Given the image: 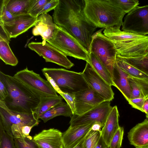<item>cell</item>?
Masks as SVG:
<instances>
[{
    "mask_svg": "<svg viewBox=\"0 0 148 148\" xmlns=\"http://www.w3.org/2000/svg\"><path fill=\"white\" fill-rule=\"evenodd\" d=\"M123 134V127H120L112 138L109 145V148H121Z\"/></svg>",
    "mask_w": 148,
    "mask_h": 148,
    "instance_id": "35",
    "label": "cell"
},
{
    "mask_svg": "<svg viewBox=\"0 0 148 148\" xmlns=\"http://www.w3.org/2000/svg\"><path fill=\"white\" fill-rule=\"evenodd\" d=\"M136 148H148V146L143 147H136Z\"/></svg>",
    "mask_w": 148,
    "mask_h": 148,
    "instance_id": "46",
    "label": "cell"
},
{
    "mask_svg": "<svg viewBox=\"0 0 148 148\" xmlns=\"http://www.w3.org/2000/svg\"><path fill=\"white\" fill-rule=\"evenodd\" d=\"M0 79L8 92V96L3 101L8 108L20 113H33L40 97L14 76L0 71Z\"/></svg>",
    "mask_w": 148,
    "mask_h": 148,
    "instance_id": "2",
    "label": "cell"
},
{
    "mask_svg": "<svg viewBox=\"0 0 148 148\" xmlns=\"http://www.w3.org/2000/svg\"><path fill=\"white\" fill-rule=\"evenodd\" d=\"M9 43L0 38V58L6 64L15 66L18 61L11 50Z\"/></svg>",
    "mask_w": 148,
    "mask_h": 148,
    "instance_id": "28",
    "label": "cell"
},
{
    "mask_svg": "<svg viewBox=\"0 0 148 148\" xmlns=\"http://www.w3.org/2000/svg\"><path fill=\"white\" fill-rule=\"evenodd\" d=\"M89 87L103 98L105 101H110L114 98V93L111 86L108 84L86 62L82 72Z\"/></svg>",
    "mask_w": 148,
    "mask_h": 148,
    "instance_id": "13",
    "label": "cell"
},
{
    "mask_svg": "<svg viewBox=\"0 0 148 148\" xmlns=\"http://www.w3.org/2000/svg\"><path fill=\"white\" fill-rule=\"evenodd\" d=\"M46 41L66 56L88 62V51L73 36L57 25L53 36Z\"/></svg>",
    "mask_w": 148,
    "mask_h": 148,
    "instance_id": "7",
    "label": "cell"
},
{
    "mask_svg": "<svg viewBox=\"0 0 148 148\" xmlns=\"http://www.w3.org/2000/svg\"><path fill=\"white\" fill-rule=\"evenodd\" d=\"M112 108L110 101H105L82 114H73L69 122L70 125H80L97 122L103 127Z\"/></svg>",
    "mask_w": 148,
    "mask_h": 148,
    "instance_id": "12",
    "label": "cell"
},
{
    "mask_svg": "<svg viewBox=\"0 0 148 148\" xmlns=\"http://www.w3.org/2000/svg\"><path fill=\"white\" fill-rule=\"evenodd\" d=\"M0 38L10 42V38L2 23L0 22Z\"/></svg>",
    "mask_w": 148,
    "mask_h": 148,
    "instance_id": "41",
    "label": "cell"
},
{
    "mask_svg": "<svg viewBox=\"0 0 148 148\" xmlns=\"http://www.w3.org/2000/svg\"><path fill=\"white\" fill-rule=\"evenodd\" d=\"M101 135V131L91 129L85 137L83 148H95Z\"/></svg>",
    "mask_w": 148,
    "mask_h": 148,
    "instance_id": "30",
    "label": "cell"
},
{
    "mask_svg": "<svg viewBox=\"0 0 148 148\" xmlns=\"http://www.w3.org/2000/svg\"><path fill=\"white\" fill-rule=\"evenodd\" d=\"M38 17L29 14L16 16L12 21L2 23L10 38H16L34 26Z\"/></svg>",
    "mask_w": 148,
    "mask_h": 148,
    "instance_id": "15",
    "label": "cell"
},
{
    "mask_svg": "<svg viewBox=\"0 0 148 148\" xmlns=\"http://www.w3.org/2000/svg\"><path fill=\"white\" fill-rule=\"evenodd\" d=\"M62 133L57 129L43 130L33 137L40 148H64Z\"/></svg>",
    "mask_w": 148,
    "mask_h": 148,
    "instance_id": "16",
    "label": "cell"
},
{
    "mask_svg": "<svg viewBox=\"0 0 148 148\" xmlns=\"http://www.w3.org/2000/svg\"><path fill=\"white\" fill-rule=\"evenodd\" d=\"M103 127L99 122H96L92 125L91 129L94 131H101Z\"/></svg>",
    "mask_w": 148,
    "mask_h": 148,
    "instance_id": "44",
    "label": "cell"
},
{
    "mask_svg": "<svg viewBox=\"0 0 148 148\" xmlns=\"http://www.w3.org/2000/svg\"><path fill=\"white\" fill-rule=\"evenodd\" d=\"M43 74L47 79V80L50 83L57 93H58L59 94L60 93L62 92L55 81L52 78L49 76L46 73H43Z\"/></svg>",
    "mask_w": 148,
    "mask_h": 148,
    "instance_id": "42",
    "label": "cell"
},
{
    "mask_svg": "<svg viewBox=\"0 0 148 148\" xmlns=\"http://www.w3.org/2000/svg\"><path fill=\"white\" fill-rule=\"evenodd\" d=\"M130 76L120 69L115 62L112 76L113 86L121 92L127 101L132 96V90L129 81Z\"/></svg>",
    "mask_w": 148,
    "mask_h": 148,
    "instance_id": "20",
    "label": "cell"
},
{
    "mask_svg": "<svg viewBox=\"0 0 148 148\" xmlns=\"http://www.w3.org/2000/svg\"><path fill=\"white\" fill-rule=\"evenodd\" d=\"M117 27L103 30V34L114 43L116 55L125 58L144 57L148 55V36L121 31Z\"/></svg>",
    "mask_w": 148,
    "mask_h": 148,
    "instance_id": "3",
    "label": "cell"
},
{
    "mask_svg": "<svg viewBox=\"0 0 148 148\" xmlns=\"http://www.w3.org/2000/svg\"><path fill=\"white\" fill-rule=\"evenodd\" d=\"M73 94L75 103V111L74 114H82L105 101L90 88Z\"/></svg>",
    "mask_w": 148,
    "mask_h": 148,
    "instance_id": "14",
    "label": "cell"
},
{
    "mask_svg": "<svg viewBox=\"0 0 148 148\" xmlns=\"http://www.w3.org/2000/svg\"><path fill=\"white\" fill-rule=\"evenodd\" d=\"M17 16L12 14L7 9L3 0L1 3L0 9V22L2 23L12 21Z\"/></svg>",
    "mask_w": 148,
    "mask_h": 148,
    "instance_id": "36",
    "label": "cell"
},
{
    "mask_svg": "<svg viewBox=\"0 0 148 148\" xmlns=\"http://www.w3.org/2000/svg\"><path fill=\"white\" fill-rule=\"evenodd\" d=\"M84 12L97 28H120L126 13L109 0H85Z\"/></svg>",
    "mask_w": 148,
    "mask_h": 148,
    "instance_id": "4",
    "label": "cell"
},
{
    "mask_svg": "<svg viewBox=\"0 0 148 148\" xmlns=\"http://www.w3.org/2000/svg\"><path fill=\"white\" fill-rule=\"evenodd\" d=\"M129 81L132 90L131 99L148 96V81L130 76Z\"/></svg>",
    "mask_w": 148,
    "mask_h": 148,
    "instance_id": "24",
    "label": "cell"
},
{
    "mask_svg": "<svg viewBox=\"0 0 148 148\" xmlns=\"http://www.w3.org/2000/svg\"><path fill=\"white\" fill-rule=\"evenodd\" d=\"M41 71L52 78L61 91L74 94L89 87L82 73H77L62 68H44Z\"/></svg>",
    "mask_w": 148,
    "mask_h": 148,
    "instance_id": "6",
    "label": "cell"
},
{
    "mask_svg": "<svg viewBox=\"0 0 148 148\" xmlns=\"http://www.w3.org/2000/svg\"><path fill=\"white\" fill-rule=\"evenodd\" d=\"M40 121L34 113H20L8 109L4 102L0 100V123L8 133L14 139L23 138V127L25 126L37 125Z\"/></svg>",
    "mask_w": 148,
    "mask_h": 148,
    "instance_id": "5",
    "label": "cell"
},
{
    "mask_svg": "<svg viewBox=\"0 0 148 148\" xmlns=\"http://www.w3.org/2000/svg\"><path fill=\"white\" fill-rule=\"evenodd\" d=\"M95 122L80 125H70L62 133L64 148H72L77 145L85 137Z\"/></svg>",
    "mask_w": 148,
    "mask_h": 148,
    "instance_id": "17",
    "label": "cell"
},
{
    "mask_svg": "<svg viewBox=\"0 0 148 148\" xmlns=\"http://www.w3.org/2000/svg\"><path fill=\"white\" fill-rule=\"evenodd\" d=\"M0 148H16L13 136L5 130L0 123Z\"/></svg>",
    "mask_w": 148,
    "mask_h": 148,
    "instance_id": "29",
    "label": "cell"
},
{
    "mask_svg": "<svg viewBox=\"0 0 148 148\" xmlns=\"http://www.w3.org/2000/svg\"><path fill=\"white\" fill-rule=\"evenodd\" d=\"M116 62L122 70L131 76L148 81V75L129 63L125 59L116 55Z\"/></svg>",
    "mask_w": 148,
    "mask_h": 148,
    "instance_id": "27",
    "label": "cell"
},
{
    "mask_svg": "<svg viewBox=\"0 0 148 148\" xmlns=\"http://www.w3.org/2000/svg\"><path fill=\"white\" fill-rule=\"evenodd\" d=\"M8 10L13 15L28 14L32 0H3Z\"/></svg>",
    "mask_w": 148,
    "mask_h": 148,
    "instance_id": "25",
    "label": "cell"
},
{
    "mask_svg": "<svg viewBox=\"0 0 148 148\" xmlns=\"http://www.w3.org/2000/svg\"><path fill=\"white\" fill-rule=\"evenodd\" d=\"M59 94L65 100L66 103L71 109L73 114H74L75 111V103L74 94L65 93L62 92Z\"/></svg>",
    "mask_w": 148,
    "mask_h": 148,
    "instance_id": "38",
    "label": "cell"
},
{
    "mask_svg": "<svg viewBox=\"0 0 148 148\" xmlns=\"http://www.w3.org/2000/svg\"><path fill=\"white\" fill-rule=\"evenodd\" d=\"M49 0H32L28 14L32 17H37Z\"/></svg>",
    "mask_w": 148,
    "mask_h": 148,
    "instance_id": "33",
    "label": "cell"
},
{
    "mask_svg": "<svg viewBox=\"0 0 148 148\" xmlns=\"http://www.w3.org/2000/svg\"><path fill=\"white\" fill-rule=\"evenodd\" d=\"M73 114L72 111L69 105L66 103L62 102L40 115L39 119L46 123L58 116L62 115L71 117Z\"/></svg>",
    "mask_w": 148,
    "mask_h": 148,
    "instance_id": "22",
    "label": "cell"
},
{
    "mask_svg": "<svg viewBox=\"0 0 148 148\" xmlns=\"http://www.w3.org/2000/svg\"><path fill=\"white\" fill-rule=\"evenodd\" d=\"M34 26L32 30L33 35H40L43 40L46 41L52 37L56 28L53 17L47 13L39 15Z\"/></svg>",
    "mask_w": 148,
    "mask_h": 148,
    "instance_id": "18",
    "label": "cell"
},
{
    "mask_svg": "<svg viewBox=\"0 0 148 148\" xmlns=\"http://www.w3.org/2000/svg\"><path fill=\"white\" fill-rule=\"evenodd\" d=\"M119 116L117 106L112 107L101 129V135L108 146L113 136L120 127L119 123Z\"/></svg>",
    "mask_w": 148,
    "mask_h": 148,
    "instance_id": "21",
    "label": "cell"
},
{
    "mask_svg": "<svg viewBox=\"0 0 148 148\" xmlns=\"http://www.w3.org/2000/svg\"><path fill=\"white\" fill-rule=\"evenodd\" d=\"M27 46L42 57L46 62H53L67 69L74 66L65 55L46 41L32 42L28 44Z\"/></svg>",
    "mask_w": 148,
    "mask_h": 148,
    "instance_id": "11",
    "label": "cell"
},
{
    "mask_svg": "<svg viewBox=\"0 0 148 148\" xmlns=\"http://www.w3.org/2000/svg\"><path fill=\"white\" fill-rule=\"evenodd\" d=\"M94 70L108 84L113 86L112 77L108 70L92 53H89L88 62Z\"/></svg>",
    "mask_w": 148,
    "mask_h": 148,
    "instance_id": "26",
    "label": "cell"
},
{
    "mask_svg": "<svg viewBox=\"0 0 148 148\" xmlns=\"http://www.w3.org/2000/svg\"><path fill=\"white\" fill-rule=\"evenodd\" d=\"M85 137L80 142H79L78 143L77 145H76L72 148H83V143Z\"/></svg>",
    "mask_w": 148,
    "mask_h": 148,
    "instance_id": "45",
    "label": "cell"
},
{
    "mask_svg": "<svg viewBox=\"0 0 148 148\" xmlns=\"http://www.w3.org/2000/svg\"><path fill=\"white\" fill-rule=\"evenodd\" d=\"M59 1V0H49L40 13L39 16L42 14L47 13L49 11L54 10L58 5Z\"/></svg>",
    "mask_w": 148,
    "mask_h": 148,
    "instance_id": "39",
    "label": "cell"
},
{
    "mask_svg": "<svg viewBox=\"0 0 148 148\" xmlns=\"http://www.w3.org/2000/svg\"><path fill=\"white\" fill-rule=\"evenodd\" d=\"M8 95V92L5 86L0 79V100L3 101Z\"/></svg>",
    "mask_w": 148,
    "mask_h": 148,
    "instance_id": "40",
    "label": "cell"
},
{
    "mask_svg": "<svg viewBox=\"0 0 148 148\" xmlns=\"http://www.w3.org/2000/svg\"><path fill=\"white\" fill-rule=\"evenodd\" d=\"M104 29L102 28L93 34L88 51L98 58L112 77L117 53L113 42L102 33Z\"/></svg>",
    "mask_w": 148,
    "mask_h": 148,
    "instance_id": "8",
    "label": "cell"
},
{
    "mask_svg": "<svg viewBox=\"0 0 148 148\" xmlns=\"http://www.w3.org/2000/svg\"><path fill=\"white\" fill-rule=\"evenodd\" d=\"M127 137L130 144L135 147L148 146V118L131 129Z\"/></svg>",
    "mask_w": 148,
    "mask_h": 148,
    "instance_id": "19",
    "label": "cell"
},
{
    "mask_svg": "<svg viewBox=\"0 0 148 148\" xmlns=\"http://www.w3.org/2000/svg\"><path fill=\"white\" fill-rule=\"evenodd\" d=\"M124 58L130 64L148 75V55L137 58Z\"/></svg>",
    "mask_w": 148,
    "mask_h": 148,
    "instance_id": "32",
    "label": "cell"
},
{
    "mask_svg": "<svg viewBox=\"0 0 148 148\" xmlns=\"http://www.w3.org/2000/svg\"><path fill=\"white\" fill-rule=\"evenodd\" d=\"M148 96L130 99L128 101L132 107L143 112V107Z\"/></svg>",
    "mask_w": 148,
    "mask_h": 148,
    "instance_id": "37",
    "label": "cell"
},
{
    "mask_svg": "<svg viewBox=\"0 0 148 148\" xmlns=\"http://www.w3.org/2000/svg\"><path fill=\"white\" fill-rule=\"evenodd\" d=\"M85 0H59L54 9L53 21L77 40L88 51L97 27L84 12Z\"/></svg>",
    "mask_w": 148,
    "mask_h": 148,
    "instance_id": "1",
    "label": "cell"
},
{
    "mask_svg": "<svg viewBox=\"0 0 148 148\" xmlns=\"http://www.w3.org/2000/svg\"><path fill=\"white\" fill-rule=\"evenodd\" d=\"M95 148H109L103 137L101 135Z\"/></svg>",
    "mask_w": 148,
    "mask_h": 148,
    "instance_id": "43",
    "label": "cell"
},
{
    "mask_svg": "<svg viewBox=\"0 0 148 148\" xmlns=\"http://www.w3.org/2000/svg\"><path fill=\"white\" fill-rule=\"evenodd\" d=\"M14 76L40 97L58 95L47 80L27 67L17 72Z\"/></svg>",
    "mask_w": 148,
    "mask_h": 148,
    "instance_id": "9",
    "label": "cell"
},
{
    "mask_svg": "<svg viewBox=\"0 0 148 148\" xmlns=\"http://www.w3.org/2000/svg\"><path fill=\"white\" fill-rule=\"evenodd\" d=\"M122 30L141 35L148 34V5L138 6L128 13L124 18Z\"/></svg>",
    "mask_w": 148,
    "mask_h": 148,
    "instance_id": "10",
    "label": "cell"
},
{
    "mask_svg": "<svg viewBox=\"0 0 148 148\" xmlns=\"http://www.w3.org/2000/svg\"><path fill=\"white\" fill-rule=\"evenodd\" d=\"M114 5L126 13H128L139 4L138 0H109Z\"/></svg>",
    "mask_w": 148,
    "mask_h": 148,
    "instance_id": "31",
    "label": "cell"
},
{
    "mask_svg": "<svg viewBox=\"0 0 148 148\" xmlns=\"http://www.w3.org/2000/svg\"><path fill=\"white\" fill-rule=\"evenodd\" d=\"M14 139L16 148H40L31 136Z\"/></svg>",
    "mask_w": 148,
    "mask_h": 148,
    "instance_id": "34",
    "label": "cell"
},
{
    "mask_svg": "<svg viewBox=\"0 0 148 148\" xmlns=\"http://www.w3.org/2000/svg\"><path fill=\"white\" fill-rule=\"evenodd\" d=\"M62 97L60 95L40 97L39 103L33 113L37 118L57 105L63 102Z\"/></svg>",
    "mask_w": 148,
    "mask_h": 148,
    "instance_id": "23",
    "label": "cell"
}]
</instances>
